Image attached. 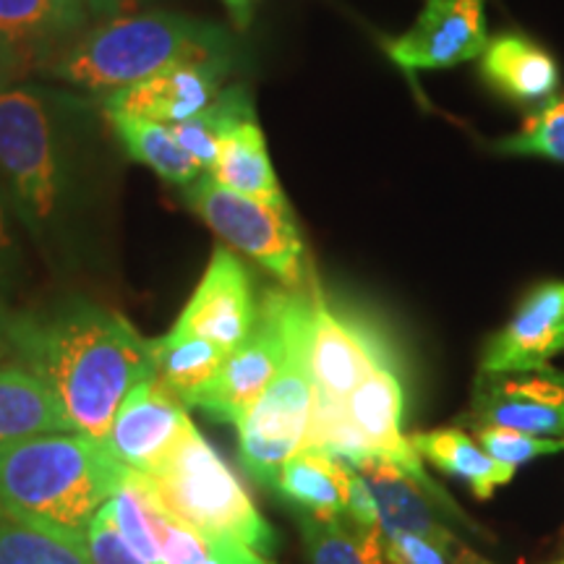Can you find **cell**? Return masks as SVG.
Segmentation results:
<instances>
[{"label":"cell","mask_w":564,"mask_h":564,"mask_svg":"<svg viewBox=\"0 0 564 564\" xmlns=\"http://www.w3.org/2000/svg\"><path fill=\"white\" fill-rule=\"evenodd\" d=\"M21 366L55 394L76 434L102 442L112 415L141 379L152 377L150 340L121 314L74 301L45 316L9 324Z\"/></svg>","instance_id":"1"},{"label":"cell","mask_w":564,"mask_h":564,"mask_svg":"<svg viewBox=\"0 0 564 564\" xmlns=\"http://www.w3.org/2000/svg\"><path fill=\"white\" fill-rule=\"evenodd\" d=\"M123 476L102 442L76 432L30 436L0 449V520L84 541Z\"/></svg>","instance_id":"2"},{"label":"cell","mask_w":564,"mask_h":564,"mask_svg":"<svg viewBox=\"0 0 564 564\" xmlns=\"http://www.w3.org/2000/svg\"><path fill=\"white\" fill-rule=\"evenodd\" d=\"M230 61V34L178 13L112 19L87 30L51 63V74L89 91H118L183 63Z\"/></svg>","instance_id":"3"},{"label":"cell","mask_w":564,"mask_h":564,"mask_svg":"<svg viewBox=\"0 0 564 564\" xmlns=\"http://www.w3.org/2000/svg\"><path fill=\"white\" fill-rule=\"evenodd\" d=\"M147 478L165 510L194 531L236 541L264 556L278 549V533L194 423Z\"/></svg>","instance_id":"4"},{"label":"cell","mask_w":564,"mask_h":564,"mask_svg":"<svg viewBox=\"0 0 564 564\" xmlns=\"http://www.w3.org/2000/svg\"><path fill=\"white\" fill-rule=\"evenodd\" d=\"M306 314L308 293L291 291L285 358L262 398L236 426L238 460L262 486H274L282 465L312 440L316 384L306 358Z\"/></svg>","instance_id":"5"},{"label":"cell","mask_w":564,"mask_h":564,"mask_svg":"<svg viewBox=\"0 0 564 564\" xmlns=\"http://www.w3.org/2000/svg\"><path fill=\"white\" fill-rule=\"evenodd\" d=\"M0 183L34 236L51 228L66 194V162L51 105L24 84L0 87Z\"/></svg>","instance_id":"6"},{"label":"cell","mask_w":564,"mask_h":564,"mask_svg":"<svg viewBox=\"0 0 564 564\" xmlns=\"http://www.w3.org/2000/svg\"><path fill=\"white\" fill-rule=\"evenodd\" d=\"M183 199L230 249L246 253L291 291H301L306 282V249L291 204L280 207L236 194L209 173L183 186Z\"/></svg>","instance_id":"7"},{"label":"cell","mask_w":564,"mask_h":564,"mask_svg":"<svg viewBox=\"0 0 564 564\" xmlns=\"http://www.w3.org/2000/svg\"><path fill=\"white\" fill-rule=\"evenodd\" d=\"M288 301H291V288L264 293L251 333L225 356L220 371L196 398L194 408L209 413L212 419L238 426V421L270 387L285 358Z\"/></svg>","instance_id":"8"},{"label":"cell","mask_w":564,"mask_h":564,"mask_svg":"<svg viewBox=\"0 0 564 564\" xmlns=\"http://www.w3.org/2000/svg\"><path fill=\"white\" fill-rule=\"evenodd\" d=\"M403 384H400L398 371H394L392 358H384L382 364L373 366L369 377L345 398V415L352 423L358 436L371 449V455L382 457V460L398 465L403 474L421 486L423 491L432 497V502L442 512L453 514L457 520L465 518V512L455 505V499L436 484L429 470L423 468V457L415 453L411 436L403 432Z\"/></svg>","instance_id":"9"},{"label":"cell","mask_w":564,"mask_h":564,"mask_svg":"<svg viewBox=\"0 0 564 564\" xmlns=\"http://www.w3.org/2000/svg\"><path fill=\"white\" fill-rule=\"evenodd\" d=\"M468 421L533 436H564V373L544 366L528 371H481Z\"/></svg>","instance_id":"10"},{"label":"cell","mask_w":564,"mask_h":564,"mask_svg":"<svg viewBox=\"0 0 564 564\" xmlns=\"http://www.w3.org/2000/svg\"><path fill=\"white\" fill-rule=\"evenodd\" d=\"M95 17L91 0H0V76L13 82L53 63Z\"/></svg>","instance_id":"11"},{"label":"cell","mask_w":564,"mask_h":564,"mask_svg":"<svg viewBox=\"0 0 564 564\" xmlns=\"http://www.w3.org/2000/svg\"><path fill=\"white\" fill-rule=\"evenodd\" d=\"M192 423L186 405L152 373L126 394L102 444L126 470L147 476L173 453Z\"/></svg>","instance_id":"12"},{"label":"cell","mask_w":564,"mask_h":564,"mask_svg":"<svg viewBox=\"0 0 564 564\" xmlns=\"http://www.w3.org/2000/svg\"><path fill=\"white\" fill-rule=\"evenodd\" d=\"M306 358L316 392L333 403H345V398L369 377L373 366L390 358V352L377 335L337 314L314 285L308 291Z\"/></svg>","instance_id":"13"},{"label":"cell","mask_w":564,"mask_h":564,"mask_svg":"<svg viewBox=\"0 0 564 564\" xmlns=\"http://www.w3.org/2000/svg\"><path fill=\"white\" fill-rule=\"evenodd\" d=\"M486 45V0H426L411 30L387 40L384 51L405 70H436L481 58Z\"/></svg>","instance_id":"14"},{"label":"cell","mask_w":564,"mask_h":564,"mask_svg":"<svg viewBox=\"0 0 564 564\" xmlns=\"http://www.w3.org/2000/svg\"><path fill=\"white\" fill-rule=\"evenodd\" d=\"M251 278L241 259L228 246H217L192 301L183 306L175 333L204 337L230 352L246 340L257 322Z\"/></svg>","instance_id":"15"},{"label":"cell","mask_w":564,"mask_h":564,"mask_svg":"<svg viewBox=\"0 0 564 564\" xmlns=\"http://www.w3.org/2000/svg\"><path fill=\"white\" fill-rule=\"evenodd\" d=\"M560 352H564V282H544L484 345L481 371L544 369Z\"/></svg>","instance_id":"16"},{"label":"cell","mask_w":564,"mask_h":564,"mask_svg":"<svg viewBox=\"0 0 564 564\" xmlns=\"http://www.w3.org/2000/svg\"><path fill=\"white\" fill-rule=\"evenodd\" d=\"M228 66L230 61H212L167 68L133 87L110 91L105 110L165 126L188 121L217 100Z\"/></svg>","instance_id":"17"},{"label":"cell","mask_w":564,"mask_h":564,"mask_svg":"<svg viewBox=\"0 0 564 564\" xmlns=\"http://www.w3.org/2000/svg\"><path fill=\"white\" fill-rule=\"evenodd\" d=\"M352 468L361 474L364 484L369 486L373 505H377L382 535L411 533L453 549L457 554H470V549L444 523L440 507L432 502V497L419 484L411 481L398 465L387 463L377 455H366L352 463Z\"/></svg>","instance_id":"18"},{"label":"cell","mask_w":564,"mask_h":564,"mask_svg":"<svg viewBox=\"0 0 564 564\" xmlns=\"http://www.w3.org/2000/svg\"><path fill=\"white\" fill-rule=\"evenodd\" d=\"M481 74L489 87L520 105H546L560 89L554 58L523 34L491 37L481 53Z\"/></svg>","instance_id":"19"},{"label":"cell","mask_w":564,"mask_h":564,"mask_svg":"<svg viewBox=\"0 0 564 564\" xmlns=\"http://www.w3.org/2000/svg\"><path fill=\"white\" fill-rule=\"evenodd\" d=\"M352 468L319 447H303L280 468L278 489L303 514L319 520H340L348 514Z\"/></svg>","instance_id":"20"},{"label":"cell","mask_w":564,"mask_h":564,"mask_svg":"<svg viewBox=\"0 0 564 564\" xmlns=\"http://www.w3.org/2000/svg\"><path fill=\"white\" fill-rule=\"evenodd\" d=\"M58 432L74 426L47 384L24 366H0V449Z\"/></svg>","instance_id":"21"},{"label":"cell","mask_w":564,"mask_h":564,"mask_svg":"<svg viewBox=\"0 0 564 564\" xmlns=\"http://www.w3.org/2000/svg\"><path fill=\"white\" fill-rule=\"evenodd\" d=\"M411 442L423 460L432 463L444 474L460 478L478 499H491L497 489L512 481L514 470H518L486 453L481 442H476L474 436L455 426L419 432L411 436Z\"/></svg>","instance_id":"22"},{"label":"cell","mask_w":564,"mask_h":564,"mask_svg":"<svg viewBox=\"0 0 564 564\" xmlns=\"http://www.w3.org/2000/svg\"><path fill=\"white\" fill-rule=\"evenodd\" d=\"M209 175L220 186L230 188V192L288 207V199L282 194L270 154H267V141L257 118L236 126L220 141V152H217V162Z\"/></svg>","instance_id":"23"},{"label":"cell","mask_w":564,"mask_h":564,"mask_svg":"<svg viewBox=\"0 0 564 564\" xmlns=\"http://www.w3.org/2000/svg\"><path fill=\"white\" fill-rule=\"evenodd\" d=\"M150 350L158 377L186 408H194L196 398L207 390L228 356L215 343L175 329L150 340Z\"/></svg>","instance_id":"24"},{"label":"cell","mask_w":564,"mask_h":564,"mask_svg":"<svg viewBox=\"0 0 564 564\" xmlns=\"http://www.w3.org/2000/svg\"><path fill=\"white\" fill-rule=\"evenodd\" d=\"M108 118L126 152L158 173L162 181L175 183V186H188L202 175V167L178 144L171 126L137 116H123V112H108Z\"/></svg>","instance_id":"25"},{"label":"cell","mask_w":564,"mask_h":564,"mask_svg":"<svg viewBox=\"0 0 564 564\" xmlns=\"http://www.w3.org/2000/svg\"><path fill=\"white\" fill-rule=\"evenodd\" d=\"M253 118V105L249 91L243 87L223 89L217 100L204 108L199 116L171 126L178 144L192 154V160L202 167V173H212L220 152V141L228 133Z\"/></svg>","instance_id":"26"},{"label":"cell","mask_w":564,"mask_h":564,"mask_svg":"<svg viewBox=\"0 0 564 564\" xmlns=\"http://www.w3.org/2000/svg\"><path fill=\"white\" fill-rule=\"evenodd\" d=\"M299 528L308 564H387L382 539L348 528L343 520L299 514Z\"/></svg>","instance_id":"27"},{"label":"cell","mask_w":564,"mask_h":564,"mask_svg":"<svg viewBox=\"0 0 564 564\" xmlns=\"http://www.w3.org/2000/svg\"><path fill=\"white\" fill-rule=\"evenodd\" d=\"M0 564H91L84 541L0 520Z\"/></svg>","instance_id":"28"},{"label":"cell","mask_w":564,"mask_h":564,"mask_svg":"<svg viewBox=\"0 0 564 564\" xmlns=\"http://www.w3.org/2000/svg\"><path fill=\"white\" fill-rule=\"evenodd\" d=\"M497 150L502 154L564 162V97L541 105L518 131L497 141Z\"/></svg>","instance_id":"29"},{"label":"cell","mask_w":564,"mask_h":564,"mask_svg":"<svg viewBox=\"0 0 564 564\" xmlns=\"http://www.w3.org/2000/svg\"><path fill=\"white\" fill-rule=\"evenodd\" d=\"M476 440L484 444L486 453H491L497 460L512 465V468L531 463L541 455L564 453V436H533L499 426H478Z\"/></svg>","instance_id":"30"},{"label":"cell","mask_w":564,"mask_h":564,"mask_svg":"<svg viewBox=\"0 0 564 564\" xmlns=\"http://www.w3.org/2000/svg\"><path fill=\"white\" fill-rule=\"evenodd\" d=\"M84 549H87L91 564H152L139 552H133V546L123 539L112 523L108 505L97 512V518L84 533Z\"/></svg>","instance_id":"31"},{"label":"cell","mask_w":564,"mask_h":564,"mask_svg":"<svg viewBox=\"0 0 564 564\" xmlns=\"http://www.w3.org/2000/svg\"><path fill=\"white\" fill-rule=\"evenodd\" d=\"M382 549L387 564H474L476 556L474 552L457 554L411 533H384Z\"/></svg>","instance_id":"32"},{"label":"cell","mask_w":564,"mask_h":564,"mask_svg":"<svg viewBox=\"0 0 564 564\" xmlns=\"http://www.w3.org/2000/svg\"><path fill=\"white\" fill-rule=\"evenodd\" d=\"M186 564H274L272 556L257 554L243 544H236V541L228 539H215L207 552H202L196 560Z\"/></svg>","instance_id":"33"},{"label":"cell","mask_w":564,"mask_h":564,"mask_svg":"<svg viewBox=\"0 0 564 564\" xmlns=\"http://www.w3.org/2000/svg\"><path fill=\"white\" fill-rule=\"evenodd\" d=\"M223 3L228 6V11L232 13V19H236V24H241V26L249 24V19H251L249 0H223Z\"/></svg>","instance_id":"34"},{"label":"cell","mask_w":564,"mask_h":564,"mask_svg":"<svg viewBox=\"0 0 564 564\" xmlns=\"http://www.w3.org/2000/svg\"><path fill=\"white\" fill-rule=\"evenodd\" d=\"M91 3H95V9L100 11V17H102V13H116L118 9H121L123 0H91Z\"/></svg>","instance_id":"35"},{"label":"cell","mask_w":564,"mask_h":564,"mask_svg":"<svg viewBox=\"0 0 564 564\" xmlns=\"http://www.w3.org/2000/svg\"><path fill=\"white\" fill-rule=\"evenodd\" d=\"M0 340H3V314H0Z\"/></svg>","instance_id":"36"},{"label":"cell","mask_w":564,"mask_h":564,"mask_svg":"<svg viewBox=\"0 0 564 564\" xmlns=\"http://www.w3.org/2000/svg\"><path fill=\"white\" fill-rule=\"evenodd\" d=\"M474 564H489V562L481 560V556H474Z\"/></svg>","instance_id":"37"},{"label":"cell","mask_w":564,"mask_h":564,"mask_svg":"<svg viewBox=\"0 0 564 564\" xmlns=\"http://www.w3.org/2000/svg\"><path fill=\"white\" fill-rule=\"evenodd\" d=\"M3 84H6V79H3V76H0V87H3Z\"/></svg>","instance_id":"38"}]
</instances>
